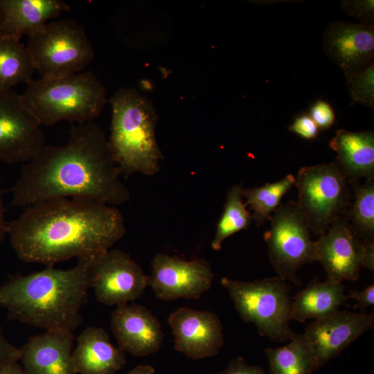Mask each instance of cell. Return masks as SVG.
I'll return each mask as SVG.
<instances>
[{"label":"cell","instance_id":"1f68e13d","mask_svg":"<svg viewBox=\"0 0 374 374\" xmlns=\"http://www.w3.org/2000/svg\"><path fill=\"white\" fill-rule=\"evenodd\" d=\"M216 374H265V370L258 366L248 364L242 357L230 361L226 368Z\"/></svg>","mask_w":374,"mask_h":374},{"label":"cell","instance_id":"d6a6232c","mask_svg":"<svg viewBox=\"0 0 374 374\" xmlns=\"http://www.w3.org/2000/svg\"><path fill=\"white\" fill-rule=\"evenodd\" d=\"M19 348L10 343L0 328V369L19 360Z\"/></svg>","mask_w":374,"mask_h":374},{"label":"cell","instance_id":"cb8c5ba5","mask_svg":"<svg viewBox=\"0 0 374 374\" xmlns=\"http://www.w3.org/2000/svg\"><path fill=\"white\" fill-rule=\"evenodd\" d=\"M35 71L26 46L20 40L0 39V91L28 84Z\"/></svg>","mask_w":374,"mask_h":374},{"label":"cell","instance_id":"5b68a950","mask_svg":"<svg viewBox=\"0 0 374 374\" xmlns=\"http://www.w3.org/2000/svg\"><path fill=\"white\" fill-rule=\"evenodd\" d=\"M20 98L40 126L93 121L107 101L104 85L91 71L32 80Z\"/></svg>","mask_w":374,"mask_h":374},{"label":"cell","instance_id":"44dd1931","mask_svg":"<svg viewBox=\"0 0 374 374\" xmlns=\"http://www.w3.org/2000/svg\"><path fill=\"white\" fill-rule=\"evenodd\" d=\"M329 145L337 153V160L348 180L374 177V133L373 131L336 132Z\"/></svg>","mask_w":374,"mask_h":374},{"label":"cell","instance_id":"2e32d148","mask_svg":"<svg viewBox=\"0 0 374 374\" xmlns=\"http://www.w3.org/2000/svg\"><path fill=\"white\" fill-rule=\"evenodd\" d=\"M110 326L119 348L136 357L157 352L164 334L158 319L146 307L121 304L112 312Z\"/></svg>","mask_w":374,"mask_h":374},{"label":"cell","instance_id":"f546056e","mask_svg":"<svg viewBox=\"0 0 374 374\" xmlns=\"http://www.w3.org/2000/svg\"><path fill=\"white\" fill-rule=\"evenodd\" d=\"M310 114L319 128L328 129L334 124L335 112L327 102L317 101L311 107Z\"/></svg>","mask_w":374,"mask_h":374},{"label":"cell","instance_id":"603a6c76","mask_svg":"<svg viewBox=\"0 0 374 374\" xmlns=\"http://www.w3.org/2000/svg\"><path fill=\"white\" fill-rule=\"evenodd\" d=\"M269 374H312L316 371L313 354L303 334H296L278 348H267Z\"/></svg>","mask_w":374,"mask_h":374},{"label":"cell","instance_id":"6da1fadb","mask_svg":"<svg viewBox=\"0 0 374 374\" xmlns=\"http://www.w3.org/2000/svg\"><path fill=\"white\" fill-rule=\"evenodd\" d=\"M105 132L94 121L71 124L62 145H45L23 164L10 189L12 204L26 206L60 198L120 206L130 198Z\"/></svg>","mask_w":374,"mask_h":374},{"label":"cell","instance_id":"4316f807","mask_svg":"<svg viewBox=\"0 0 374 374\" xmlns=\"http://www.w3.org/2000/svg\"><path fill=\"white\" fill-rule=\"evenodd\" d=\"M243 188L242 184H236L228 191L224 211L211 242V247L215 251L221 249L222 243L229 237L247 229L253 220L242 199Z\"/></svg>","mask_w":374,"mask_h":374},{"label":"cell","instance_id":"30bf717a","mask_svg":"<svg viewBox=\"0 0 374 374\" xmlns=\"http://www.w3.org/2000/svg\"><path fill=\"white\" fill-rule=\"evenodd\" d=\"M148 276L126 252L107 251L91 258L90 287L98 301L107 305L127 303L141 297L148 285Z\"/></svg>","mask_w":374,"mask_h":374},{"label":"cell","instance_id":"8992f818","mask_svg":"<svg viewBox=\"0 0 374 374\" xmlns=\"http://www.w3.org/2000/svg\"><path fill=\"white\" fill-rule=\"evenodd\" d=\"M221 284L242 320L253 323L260 335L277 342L296 336L290 326L291 287L287 281L278 276L253 281L223 277Z\"/></svg>","mask_w":374,"mask_h":374},{"label":"cell","instance_id":"52a82bcc","mask_svg":"<svg viewBox=\"0 0 374 374\" xmlns=\"http://www.w3.org/2000/svg\"><path fill=\"white\" fill-rule=\"evenodd\" d=\"M26 48L43 78L82 72L94 56L84 26L69 19L46 23L28 36Z\"/></svg>","mask_w":374,"mask_h":374},{"label":"cell","instance_id":"d590c367","mask_svg":"<svg viewBox=\"0 0 374 374\" xmlns=\"http://www.w3.org/2000/svg\"><path fill=\"white\" fill-rule=\"evenodd\" d=\"M3 190L0 188V244L3 241L8 235V223L5 220L4 207L3 201Z\"/></svg>","mask_w":374,"mask_h":374},{"label":"cell","instance_id":"836d02e7","mask_svg":"<svg viewBox=\"0 0 374 374\" xmlns=\"http://www.w3.org/2000/svg\"><path fill=\"white\" fill-rule=\"evenodd\" d=\"M346 298L353 299L356 301V308L361 310V312H365V310L373 305L374 303V285L372 284L363 290H350L346 294Z\"/></svg>","mask_w":374,"mask_h":374},{"label":"cell","instance_id":"74e56055","mask_svg":"<svg viewBox=\"0 0 374 374\" xmlns=\"http://www.w3.org/2000/svg\"><path fill=\"white\" fill-rule=\"evenodd\" d=\"M155 369L150 365H138L127 374H154Z\"/></svg>","mask_w":374,"mask_h":374},{"label":"cell","instance_id":"7402d4cb","mask_svg":"<svg viewBox=\"0 0 374 374\" xmlns=\"http://www.w3.org/2000/svg\"><path fill=\"white\" fill-rule=\"evenodd\" d=\"M345 290L341 283L330 279L321 282L314 278L292 301L291 320L303 322L334 314L347 299Z\"/></svg>","mask_w":374,"mask_h":374},{"label":"cell","instance_id":"9c48e42d","mask_svg":"<svg viewBox=\"0 0 374 374\" xmlns=\"http://www.w3.org/2000/svg\"><path fill=\"white\" fill-rule=\"evenodd\" d=\"M269 220L271 227L264 239L271 265L279 278L301 285L297 271L315 260L314 241L298 202L280 204Z\"/></svg>","mask_w":374,"mask_h":374},{"label":"cell","instance_id":"4dcf8cb0","mask_svg":"<svg viewBox=\"0 0 374 374\" xmlns=\"http://www.w3.org/2000/svg\"><path fill=\"white\" fill-rule=\"evenodd\" d=\"M289 130L305 139H313L318 135L319 127L310 116L302 114L295 118Z\"/></svg>","mask_w":374,"mask_h":374},{"label":"cell","instance_id":"9a60e30c","mask_svg":"<svg viewBox=\"0 0 374 374\" xmlns=\"http://www.w3.org/2000/svg\"><path fill=\"white\" fill-rule=\"evenodd\" d=\"M175 349L197 360L217 355L224 343L223 325L211 311L180 307L168 317Z\"/></svg>","mask_w":374,"mask_h":374},{"label":"cell","instance_id":"8d00e7d4","mask_svg":"<svg viewBox=\"0 0 374 374\" xmlns=\"http://www.w3.org/2000/svg\"><path fill=\"white\" fill-rule=\"evenodd\" d=\"M0 374H27L17 362H12L0 369Z\"/></svg>","mask_w":374,"mask_h":374},{"label":"cell","instance_id":"e575fe53","mask_svg":"<svg viewBox=\"0 0 374 374\" xmlns=\"http://www.w3.org/2000/svg\"><path fill=\"white\" fill-rule=\"evenodd\" d=\"M362 266L374 270V242H365Z\"/></svg>","mask_w":374,"mask_h":374},{"label":"cell","instance_id":"83f0119b","mask_svg":"<svg viewBox=\"0 0 374 374\" xmlns=\"http://www.w3.org/2000/svg\"><path fill=\"white\" fill-rule=\"evenodd\" d=\"M353 103L374 107V63L355 72L344 75Z\"/></svg>","mask_w":374,"mask_h":374},{"label":"cell","instance_id":"484cf974","mask_svg":"<svg viewBox=\"0 0 374 374\" xmlns=\"http://www.w3.org/2000/svg\"><path fill=\"white\" fill-rule=\"evenodd\" d=\"M296 178L292 174L274 183H267L259 187L243 188L245 204L253 211L252 220L258 226L269 220L280 205L284 195L295 185Z\"/></svg>","mask_w":374,"mask_h":374},{"label":"cell","instance_id":"e0dca14e","mask_svg":"<svg viewBox=\"0 0 374 374\" xmlns=\"http://www.w3.org/2000/svg\"><path fill=\"white\" fill-rule=\"evenodd\" d=\"M323 46L325 53L344 75L359 71L373 62V26L345 21L331 22L323 33Z\"/></svg>","mask_w":374,"mask_h":374},{"label":"cell","instance_id":"8fae6325","mask_svg":"<svg viewBox=\"0 0 374 374\" xmlns=\"http://www.w3.org/2000/svg\"><path fill=\"white\" fill-rule=\"evenodd\" d=\"M41 126L12 89L0 91V161H30L46 145Z\"/></svg>","mask_w":374,"mask_h":374},{"label":"cell","instance_id":"ac0fdd59","mask_svg":"<svg viewBox=\"0 0 374 374\" xmlns=\"http://www.w3.org/2000/svg\"><path fill=\"white\" fill-rule=\"evenodd\" d=\"M72 331L46 330L29 337L19 348V360L27 374H77L73 356Z\"/></svg>","mask_w":374,"mask_h":374},{"label":"cell","instance_id":"7a4b0ae2","mask_svg":"<svg viewBox=\"0 0 374 374\" xmlns=\"http://www.w3.org/2000/svg\"><path fill=\"white\" fill-rule=\"evenodd\" d=\"M8 225L18 258L47 267L74 257L100 255L126 231L118 209L84 198H60L30 206Z\"/></svg>","mask_w":374,"mask_h":374},{"label":"cell","instance_id":"4fadbf2b","mask_svg":"<svg viewBox=\"0 0 374 374\" xmlns=\"http://www.w3.org/2000/svg\"><path fill=\"white\" fill-rule=\"evenodd\" d=\"M373 326V314L347 310H338L309 324L303 335L312 352L315 370L338 356Z\"/></svg>","mask_w":374,"mask_h":374},{"label":"cell","instance_id":"7c38bea8","mask_svg":"<svg viewBox=\"0 0 374 374\" xmlns=\"http://www.w3.org/2000/svg\"><path fill=\"white\" fill-rule=\"evenodd\" d=\"M148 284L155 296L166 301L179 299H199L213 284L214 274L204 258L185 260L159 253L151 262Z\"/></svg>","mask_w":374,"mask_h":374},{"label":"cell","instance_id":"f1b7e54d","mask_svg":"<svg viewBox=\"0 0 374 374\" xmlns=\"http://www.w3.org/2000/svg\"><path fill=\"white\" fill-rule=\"evenodd\" d=\"M373 0L342 1L341 8L351 17L359 20L360 24L372 25L374 17Z\"/></svg>","mask_w":374,"mask_h":374},{"label":"cell","instance_id":"d4e9b609","mask_svg":"<svg viewBox=\"0 0 374 374\" xmlns=\"http://www.w3.org/2000/svg\"><path fill=\"white\" fill-rule=\"evenodd\" d=\"M354 192V201L347 209L346 218L350 226L363 242H373L374 239V181L348 180Z\"/></svg>","mask_w":374,"mask_h":374},{"label":"cell","instance_id":"5bb4252c","mask_svg":"<svg viewBox=\"0 0 374 374\" xmlns=\"http://www.w3.org/2000/svg\"><path fill=\"white\" fill-rule=\"evenodd\" d=\"M364 248L365 242L356 235L346 217L340 216L314 242V260L323 267L327 279L339 283L356 280Z\"/></svg>","mask_w":374,"mask_h":374},{"label":"cell","instance_id":"ba28073f","mask_svg":"<svg viewBox=\"0 0 374 374\" xmlns=\"http://www.w3.org/2000/svg\"><path fill=\"white\" fill-rule=\"evenodd\" d=\"M348 179L336 161L301 168L296 178L299 204L310 232L321 235L345 213L351 193Z\"/></svg>","mask_w":374,"mask_h":374},{"label":"cell","instance_id":"ffe728a7","mask_svg":"<svg viewBox=\"0 0 374 374\" xmlns=\"http://www.w3.org/2000/svg\"><path fill=\"white\" fill-rule=\"evenodd\" d=\"M77 373L115 374L126 362L125 352L116 347L100 327L85 328L77 338L72 353Z\"/></svg>","mask_w":374,"mask_h":374},{"label":"cell","instance_id":"d6986e66","mask_svg":"<svg viewBox=\"0 0 374 374\" xmlns=\"http://www.w3.org/2000/svg\"><path fill=\"white\" fill-rule=\"evenodd\" d=\"M69 9L61 0H0V39L30 36Z\"/></svg>","mask_w":374,"mask_h":374},{"label":"cell","instance_id":"277c9868","mask_svg":"<svg viewBox=\"0 0 374 374\" xmlns=\"http://www.w3.org/2000/svg\"><path fill=\"white\" fill-rule=\"evenodd\" d=\"M108 139L121 176L154 175L163 156L156 138L157 114L151 101L133 88L122 87L110 98Z\"/></svg>","mask_w":374,"mask_h":374},{"label":"cell","instance_id":"3957f363","mask_svg":"<svg viewBox=\"0 0 374 374\" xmlns=\"http://www.w3.org/2000/svg\"><path fill=\"white\" fill-rule=\"evenodd\" d=\"M92 258L78 259L68 269L48 266L10 276L0 285V305L9 319L46 330H73L82 323L80 311L88 301Z\"/></svg>","mask_w":374,"mask_h":374}]
</instances>
